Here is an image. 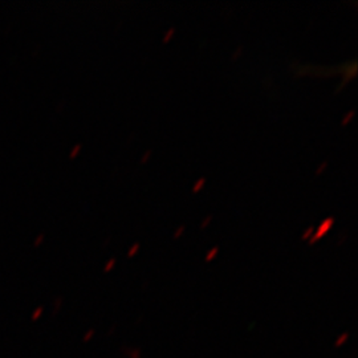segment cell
<instances>
[{
	"label": "cell",
	"mask_w": 358,
	"mask_h": 358,
	"mask_svg": "<svg viewBox=\"0 0 358 358\" xmlns=\"http://www.w3.org/2000/svg\"><path fill=\"white\" fill-rule=\"evenodd\" d=\"M137 248H138V244H136V245L130 250V252H129V254H130V255H133V252H134V251H137Z\"/></svg>",
	"instance_id": "2"
},
{
	"label": "cell",
	"mask_w": 358,
	"mask_h": 358,
	"mask_svg": "<svg viewBox=\"0 0 358 358\" xmlns=\"http://www.w3.org/2000/svg\"><path fill=\"white\" fill-rule=\"evenodd\" d=\"M78 149H80V146H76V148H75V150H73V153H71V157H75L77 152H78Z\"/></svg>",
	"instance_id": "3"
},
{
	"label": "cell",
	"mask_w": 358,
	"mask_h": 358,
	"mask_svg": "<svg viewBox=\"0 0 358 358\" xmlns=\"http://www.w3.org/2000/svg\"><path fill=\"white\" fill-rule=\"evenodd\" d=\"M203 182H205V179H199V182H196V185H195V187H194V190L196 192L198 190V187H202V185H203Z\"/></svg>",
	"instance_id": "1"
},
{
	"label": "cell",
	"mask_w": 358,
	"mask_h": 358,
	"mask_svg": "<svg viewBox=\"0 0 358 358\" xmlns=\"http://www.w3.org/2000/svg\"><path fill=\"white\" fill-rule=\"evenodd\" d=\"M41 239H43V235H40L38 238V241H36V244H38V242H41Z\"/></svg>",
	"instance_id": "4"
}]
</instances>
